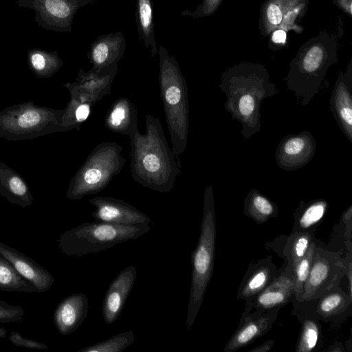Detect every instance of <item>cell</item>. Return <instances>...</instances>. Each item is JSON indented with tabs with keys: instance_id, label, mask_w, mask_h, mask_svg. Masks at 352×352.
Wrapping results in <instances>:
<instances>
[{
	"instance_id": "cell-33",
	"label": "cell",
	"mask_w": 352,
	"mask_h": 352,
	"mask_svg": "<svg viewBox=\"0 0 352 352\" xmlns=\"http://www.w3.org/2000/svg\"><path fill=\"white\" fill-rule=\"evenodd\" d=\"M45 6L51 15L61 19H69L79 7L71 4L67 0H46Z\"/></svg>"
},
{
	"instance_id": "cell-19",
	"label": "cell",
	"mask_w": 352,
	"mask_h": 352,
	"mask_svg": "<svg viewBox=\"0 0 352 352\" xmlns=\"http://www.w3.org/2000/svg\"><path fill=\"white\" fill-rule=\"evenodd\" d=\"M272 258L268 256L249 267L238 289L237 299L250 301L271 283L278 271Z\"/></svg>"
},
{
	"instance_id": "cell-4",
	"label": "cell",
	"mask_w": 352,
	"mask_h": 352,
	"mask_svg": "<svg viewBox=\"0 0 352 352\" xmlns=\"http://www.w3.org/2000/svg\"><path fill=\"white\" fill-rule=\"evenodd\" d=\"M216 219L212 186L206 188L200 235L191 254L192 276L186 325L190 329L197 317L210 281L214 261Z\"/></svg>"
},
{
	"instance_id": "cell-10",
	"label": "cell",
	"mask_w": 352,
	"mask_h": 352,
	"mask_svg": "<svg viewBox=\"0 0 352 352\" xmlns=\"http://www.w3.org/2000/svg\"><path fill=\"white\" fill-rule=\"evenodd\" d=\"M294 280L291 268L285 263L271 283L254 299L245 302V313L281 308L292 300Z\"/></svg>"
},
{
	"instance_id": "cell-21",
	"label": "cell",
	"mask_w": 352,
	"mask_h": 352,
	"mask_svg": "<svg viewBox=\"0 0 352 352\" xmlns=\"http://www.w3.org/2000/svg\"><path fill=\"white\" fill-rule=\"evenodd\" d=\"M0 195L12 204L25 208L34 199L28 184L14 169L0 162Z\"/></svg>"
},
{
	"instance_id": "cell-6",
	"label": "cell",
	"mask_w": 352,
	"mask_h": 352,
	"mask_svg": "<svg viewBox=\"0 0 352 352\" xmlns=\"http://www.w3.org/2000/svg\"><path fill=\"white\" fill-rule=\"evenodd\" d=\"M122 150V146L115 142L96 146L70 180L67 197L80 200L103 190L125 164Z\"/></svg>"
},
{
	"instance_id": "cell-39",
	"label": "cell",
	"mask_w": 352,
	"mask_h": 352,
	"mask_svg": "<svg viewBox=\"0 0 352 352\" xmlns=\"http://www.w3.org/2000/svg\"><path fill=\"white\" fill-rule=\"evenodd\" d=\"M326 351H331V352H343L345 351V349H344L342 344L338 342H336L333 343V345L329 346L328 349L325 350Z\"/></svg>"
},
{
	"instance_id": "cell-5",
	"label": "cell",
	"mask_w": 352,
	"mask_h": 352,
	"mask_svg": "<svg viewBox=\"0 0 352 352\" xmlns=\"http://www.w3.org/2000/svg\"><path fill=\"white\" fill-rule=\"evenodd\" d=\"M151 230L148 225H121L100 221L80 224L61 234L58 239L60 252L80 256L113 248L136 239Z\"/></svg>"
},
{
	"instance_id": "cell-28",
	"label": "cell",
	"mask_w": 352,
	"mask_h": 352,
	"mask_svg": "<svg viewBox=\"0 0 352 352\" xmlns=\"http://www.w3.org/2000/svg\"><path fill=\"white\" fill-rule=\"evenodd\" d=\"M0 291L34 293L35 287L14 269L13 265L0 255Z\"/></svg>"
},
{
	"instance_id": "cell-24",
	"label": "cell",
	"mask_w": 352,
	"mask_h": 352,
	"mask_svg": "<svg viewBox=\"0 0 352 352\" xmlns=\"http://www.w3.org/2000/svg\"><path fill=\"white\" fill-rule=\"evenodd\" d=\"M298 320L301 322V329L296 345V352H311L318 347L321 326L319 320L307 309L294 308Z\"/></svg>"
},
{
	"instance_id": "cell-25",
	"label": "cell",
	"mask_w": 352,
	"mask_h": 352,
	"mask_svg": "<svg viewBox=\"0 0 352 352\" xmlns=\"http://www.w3.org/2000/svg\"><path fill=\"white\" fill-rule=\"evenodd\" d=\"M243 212L257 223H263L276 217L277 205L256 189H252L246 195L243 204Z\"/></svg>"
},
{
	"instance_id": "cell-31",
	"label": "cell",
	"mask_w": 352,
	"mask_h": 352,
	"mask_svg": "<svg viewBox=\"0 0 352 352\" xmlns=\"http://www.w3.org/2000/svg\"><path fill=\"white\" fill-rule=\"evenodd\" d=\"M134 341V332L132 330H128L104 341L85 346L78 352H122Z\"/></svg>"
},
{
	"instance_id": "cell-7",
	"label": "cell",
	"mask_w": 352,
	"mask_h": 352,
	"mask_svg": "<svg viewBox=\"0 0 352 352\" xmlns=\"http://www.w3.org/2000/svg\"><path fill=\"white\" fill-rule=\"evenodd\" d=\"M63 109L39 107L33 101L8 107L0 111V138L8 141L33 140L56 132L62 126Z\"/></svg>"
},
{
	"instance_id": "cell-16",
	"label": "cell",
	"mask_w": 352,
	"mask_h": 352,
	"mask_svg": "<svg viewBox=\"0 0 352 352\" xmlns=\"http://www.w3.org/2000/svg\"><path fill=\"white\" fill-rule=\"evenodd\" d=\"M314 305L308 309L318 320L338 324L351 314L352 296L344 292L340 285L335 286L318 298L311 300Z\"/></svg>"
},
{
	"instance_id": "cell-23",
	"label": "cell",
	"mask_w": 352,
	"mask_h": 352,
	"mask_svg": "<svg viewBox=\"0 0 352 352\" xmlns=\"http://www.w3.org/2000/svg\"><path fill=\"white\" fill-rule=\"evenodd\" d=\"M329 204L324 199H318L307 203L301 201L294 213V223L292 232H314L322 220Z\"/></svg>"
},
{
	"instance_id": "cell-11",
	"label": "cell",
	"mask_w": 352,
	"mask_h": 352,
	"mask_svg": "<svg viewBox=\"0 0 352 352\" xmlns=\"http://www.w3.org/2000/svg\"><path fill=\"white\" fill-rule=\"evenodd\" d=\"M280 308L265 311L243 312L239 325L223 351L234 352L267 333L275 322Z\"/></svg>"
},
{
	"instance_id": "cell-27",
	"label": "cell",
	"mask_w": 352,
	"mask_h": 352,
	"mask_svg": "<svg viewBox=\"0 0 352 352\" xmlns=\"http://www.w3.org/2000/svg\"><path fill=\"white\" fill-rule=\"evenodd\" d=\"M153 6L151 0H137L136 19L140 38L151 50L153 58L158 51L154 36Z\"/></svg>"
},
{
	"instance_id": "cell-32",
	"label": "cell",
	"mask_w": 352,
	"mask_h": 352,
	"mask_svg": "<svg viewBox=\"0 0 352 352\" xmlns=\"http://www.w3.org/2000/svg\"><path fill=\"white\" fill-rule=\"evenodd\" d=\"M30 65L38 77L49 78L58 71L62 62L53 56L34 53L30 56Z\"/></svg>"
},
{
	"instance_id": "cell-29",
	"label": "cell",
	"mask_w": 352,
	"mask_h": 352,
	"mask_svg": "<svg viewBox=\"0 0 352 352\" xmlns=\"http://www.w3.org/2000/svg\"><path fill=\"white\" fill-rule=\"evenodd\" d=\"M314 239V232H294L288 236L283 254L285 264L292 270L294 265L305 255Z\"/></svg>"
},
{
	"instance_id": "cell-13",
	"label": "cell",
	"mask_w": 352,
	"mask_h": 352,
	"mask_svg": "<svg viewBox=\"0 0 352 352\" xmlns=\"http://www.w3.org/2000/svg\"><path fill=\"white\" fill-rule=\"evenodd\" d=\"M118 70V63L99 70L91 69L85 72L81 69L76 80L64 84V87L85 96L94 105L104 96L109 95Z\"/></svg>"
},
{
	"instance_id": "cell-40",
	"label": "cell",
	"mask_w": 352,
	"mask_h": 352,
	"mask_svg": "<svg viewBox=\"0 0 352 352\" xmlns=\"http://www.w3.org/2000/svg\"><path fill=\"white\" fill-rule=\"evenodd\" d=\"M7 336V330L4 327H0V338H6Z\"/></svg>"
},
{
	"instance_id": "cell-20",
	"label": "cell",
	"mask_w": 352,
	"mask_h": 352,
	"mask_svg": "<svg viewBox=\"0 0 352 352\" xmlns=\"http://www.w3.org/2000/svg\"><path fill=\"white\" fill-rule=\"evenodd\" d=\"M125 38L120 32L98 38L91 45L88 58L91 69L99 70L116 63L122 58Z\"/></svg>"
},
{
	"instance_id": "cell-9",
	"label": "cell",
	"mask_w": 352,
	"mask_h": 352,
	"mask_svg": "<svg viewBox=\"0 0 352 352\" xmlns=\"http://www.w3.org/2000/svg\"><path fill=\"white\" fill-rule=\"evenodd\" d=\"M316 143L307 131L290 134L282 138L275 152L278 167L285 170H295L307 165L316 152Z\"/></svg>"
},
{
	"instance_id": "cell-15",
	"label": "cell",
	"mask_w": 352,
	"mask_h": 352,
	"mask_svg": "<svg viewBox=\"0 0 352 352\" xmlns=\"http://www.w3.org/2000/svg\"><path fill=\"white\" fill-rule=\"evenodd\" d=\"M330 111L340 129L352 143V74H340L329 98Z\"/></svg>"
},
{
	"instance_id": "cell-12",
	"label": "cell",
	"mask_w": 352,
	"mask_h": 352,
	"mask_svg": "<svg viewBox=\"0 0 352 352\" xmlns=\"http://www.w3.org/2000/svg\"><path fill=\"white\" fill-rule=\"evenodd\" d=\"M96 210L91 217L100 222L121 225H148L150 218L128 202L114 197L96 196L89 200Z\"/></svg>"
},
{
	"instance_id": "cell-17",
	"label": "cell",
	"mask_w": 352,
	"mask_h": 352,
	"mask_svg": "<svg viewBox=\"0 0 352 352\" xmlns=\"http://www.w3.org/2000/svg\"><path fill=\"white\" fill-rule=\"evenodd\" d=\"M0 255L8 260L25 280L36 289L37 293L50 289L55 279L41 265L16 249L0 242Z\"/></svg>"
},
{
	"instance_id": "cell-3",
	"label": "cell",
	"mask_w": 352,
	"mask_h": 352,
	"mask_svg": "<svg viewBox=\"0 0 352 352\" xmlns=\"http://www.w3.org/2000/svg\"><path fill=\"white\" fill-rule=\"evenodd\" d=\"M159 85L172 151L179 160L185 151L189 130L188 87L177 61L159 46Z\"/></svg>"
},
{
	"instance_id": "cell-26",
	"label": "cell",
	"mask_w": 352,
	"mask_h": 352,
	"mask_svg": "<svg viewBox=\"0 0 352 352\" xmlns=\"http://www.w3.org/2000/svg\"><path fill=\"white\" fill-rule=\"evenodd\" d=\"M70 100L62 116V126L66 131L79 129L80 126L89 116L94 104L77 91L68 89Z\"/></svg>"
},
{
	"instance_id": "cell-35",
	"label": "cell",
	"mask_w": 352,
	"mask_h": 352,
	"mask_svg": "<svg viewBox=\"0 0 352 352\" xmlns=\"http://www.w3.org/2000/svg\"><path fill=\"white\" fill-rule=\"evenodd\" d=\"M9 340L17 346H22L30 349L45 350L49 346L38 341L25 338L17 331H12L8 337Z\"/></svg>"
},
{
	"instance_id": "cell-38",
	"label": "cell",
	"mask_w": 352,
	"mask_h": 352,
	"mask_svg": "<svg viewBox=\"0 0 352 352\" xmlns=\"http://www.w3.org/2000/svg\"><path fill=\"white\" fill-rule=\"evenodd\" d=\"M272 40L276 43H283L286 40V33L283 30H276L272 35Z\"/></svg>"
},
{
	"instance_id": "cell-18",
	"label": "cell",
	"mask_w": 352,
	"mask_h": 352,
	"mask_svg": "<svg viewBox=\"0 0 352 352\" xmlns=\"http://www.w3.org/2000/svg\"><path fill=\"white\" fill-rule=\"evenodd\" d=\"M88 314V299L85 294L75 293L60 302L53 315L54 324L63 336L74 332Z\"/></svg>"
},
{
	"instance_id": "cell-36",
	"label": "cell",
	"mask_w": 352,
	"mask_h": 352,
	"mask_svg": "<svg viewBox=\"0 0 352 352\" xmlns=\"http://www.w3.org/2000/svg\"><path fill=\"white\" fill-rule=\"evenodd\" d=\"M267 16L270 23L274 25L279 24L283 19L280 8L278 5L274 3L269 5L267 10Z\"/></svg>"
},
{
	"instance_id": "cell-1",
	"label": "cell",
	"mask_w": 352,
	"mask_h": 352,
	"mask_svg": "<svg viewBox=\"0 0 352 352\" xmlns=\"http://www.w3.org/2000/svg\"><path fill=\"white\" fill-rule=\"evenodd\" d=\"M145 118L146 133L136 130L129 135L131 177L144 187L168 192L181 173L179 161L168 146L159 118L151 114Z\"/></svg>"
},
{
	"instance_id": "cell-8",
	"label": "cell",
	"mask_w": 352,
	"mask_h": 352,
	"mask_svg": "<svg viewBox=\"0 0 352 352\" xmlns=\"http://www.w3.org/2000/svg\"><path fill=\"white\" fill-rule=\"evenodd\" d=\"M351 258V254L344 256L342 252L330 251L316 243L311 270L298 302L318 298L340 285L352 263Z\"/></svg>"
},
{
	"instance_id": "cell-37",
	"label": "cell",
	"mask_w": 352,
	"mask_h": 352,
	"mask_svg": "<svg viewBox=\"0 0 352 352\" xmlns=\"http://www.w3.org/2000/svg\"><path fill=\"white\" fill-rule=\"evenodd\" d=\"M274 344V341L273 340H270L263 343L262 344L250 349L248 352H266L270 351L273 347Z\"/></svg>"
},
{
	"instance_id": "cell-14",
	"label": "cell",
	"mask_w": 352,
	"mask_h": 352,
	"mask_svg": "<svg viewBox=\"0 0 352 352\" xmlns=\"http://www.w3.org/2000/svg\"><path fill=\"white\" fill-rule=\"evenodd\" d=\"M137 270L130 265L122 270L110 283L102 302V316L107 324L115 322L121 314L136 279Z\"/></svg>"
},
{
	"instance_id": "cell-34",
	"label": "cell",
	"mask_w": 352,
	"mask_h": 352,
	"mask_svg": "<svg viewBox=\"0 0 352 352\" xmlns=\"http://www.w3.org/2000/svg\"><path fill=\"white\" fill-rule=\"evenodd\" d=\"M23 315V307L0 300V323L21 322Z\"/></svg>"
},
{
	"instance_id": "cell-30",
	"label": "cell",
	"mask_w": 352,
	"mask_h": 352,
	"mask_svg": "<svg viewBox=\"0 0 352 352\" xmlns=\"http://www.w3.org/2000/svg\"><path fill=\"white\" fill-rule=\"evenodd\" d=\"M316 246V241L314 239L311 243L305 255L292 267L294 286V295L292 300L298 301L300 298L303 286L311 270L315 254Z\"/></svg>"
},
{
	"instance_id": "cell-2",
	"label": "cell",
	"mask_w": 352,
	"mask_h": 352,
	"mask_svg": "<svg viewBox=\"0 0 352 352\" xmlns=\"http://www.w3.org/2000/svg\"><path fill=\"white\" fill-rule=\"evenodd\" d=\"M219 88L226 97V110L241 124L242 135L248 139L259 132L261 102L278 93L266 71L257 67L229 70L223 75Z\"/></svg>"
},
{
	"instance_id": "cell-22",
	"label": "cell",
	"mask_w": 352,
	"mask_h": 352,
	"mask_svg": "<svg viewBox=\"0 0 352 352\" xmlns=\"http://www.w3.org/2000/svg\"><path fill=\"white\" fill-rule=\"evenodd\" d=\"M104 126L111 132L128 136L138 130L135 106L126 98L115 100L104 117Z\"/></svg>"
}]
</instances>
